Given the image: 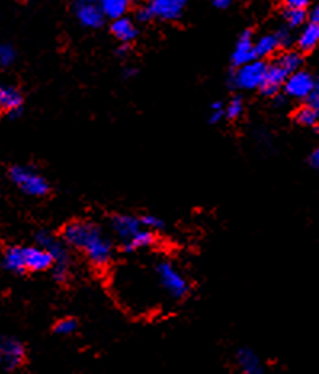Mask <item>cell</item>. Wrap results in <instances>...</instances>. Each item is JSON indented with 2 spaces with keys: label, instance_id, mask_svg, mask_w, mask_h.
<instances>
[{
  "label": "cell",
  "instance_id": "cell-1",
  "mask_svg": "<svg viewBox=\"0 0 319 374\" xmlns=\"http://www.w3.org/2000/svg\"><path fill=\"white\" fill-rule=\"evenodd\" d=\"M62 238L69 247L86 254L95 268H106L114 256V246L100 227L92 222H69L63 228Z\"/></svg>",
  "mask_w": 319,
  "mask_h": 374
},
{
  "label": "cell",
  "instance_id": "cell-2",
  "mask_svg": "<svg viewBox=\"0 0 319 374\" xmlns=\"http://www.w3.org/2000/svg\"><path fill=\"white\" fill-rule=\"evenodd\" d=\"M154 276L159 288L172 300H183L191 293V283L170 261H159L154 265Z\"/></svg>",
  "mask_w": 319,
  "mask_h": 374
},
{
  "label": "cell",
  "instance_id": "cell-3",
  "mask_svg": "<svg viewBox=\"0 0 319 374\" xmlns=\"http://www.w3.org/2000/svg\"><path fill=\"white\" fill-rule=\"evenodd\" d=\"M37 246L44 247L50 252L53 257V271H55V280L58 283H66L69 278L71 271V254L69 246L64 243L63 238L59 239L55 234L48 232H39L37 237Z\"/></svg>",
  "mask_w": 319,
  "mask_h": 374
},
{
  "label": "cell",
  "instance_id": "cell-4",
  "mask_svg": "<svg viewBox=\"0 0 319 374\" xmlns=\"http://www.w3.org/2000/svg\"><path fill=\"white\" fill-rule=\"evenodd\" d=\"M10 178L18 188L23 193H26L29 196H45L50 191V185L47 180L37 174L33 169L23 167V166H15L10 169Z\"/></svg>",
  "mask_w": 319,
  "mask_h": 374
},
{
  "label": "cell",
  "instance_id": "cell-5",
  "mask_svg": "<svg viewBox=\"0 0 319 374\" xmlns=\"http://www.w3.org/2000/svg\"><path fill=\"white\" fill-rule=\"evenodd\" d=\"M267 66L268 64L263 63L262 60H254L248 64L238 66L231 76L233 86L240 90L260 89L265 74H267Z\"/></svg>",
  "mask_w": 319,
  "mask_h": 374
},
{
  "label": "cell",
  "instance_id": "cell-6",
  "mask_svg": "<svg viewBox=\"0 0 319 374\" xmlns=\"http://www.w3.org/2000/svg\"><path fill=\"white\" fill-rule=\"evenodd\" d=\"M26 357L23 344L15 337L0 334V370L13 371L20 368Z\"/></svg>",
  "mask_w": 319,
  "mask_h": 374
},
{
  "label": "cell",
  "instance_id": "cell-7",
  "mask_svg": "<svg viewBox=\"0 0 319 374\" xmlns=\"http://www.w3.org/2000/svg\"><path fill=\"white\" fill-rule=\"evenodd\" d=\"M188 0H149L146 5V11L151 20L162 21H175L183 15Z\"/></svg>",
  "mask_w": 319,
  "mask_h": 374
},
{
  "label": "cell",
  "instance_id": "cell-8",
  "mask_svg": "<svg viewBox=\"0 0 319 374\" xmlns=\"http://www.w3.org/2000/svg\"><path fill=\"white\" fill-rule=\"evenodd\" d=\"M72 7L82 26L95 29L100 28L105 21V15L100 8V0H72Z\"/></svg>",
  "mask_w": 319,
  "mask_h": 374
},
{
  "label": "cell",
  "instance_id": "cell-9",
  "mask_svg": "<svg viewBox=\"0 0 319 374\" xmlns=\"http://www.w3.org/2000/svg\"><path fill=\"white\" fill-rule=\"evenodd\" d=\"M112 233L120 239V243H129L132 238H135L138 233L143 230V223L140 217L130 214H117L111 219Z\"/></svg>",
  "mask_w": 319,
  "mask_h": 374
},
{
  "label": "cell",
  "instance_id": "cell-10",
  "mask_svg": "<svg viewBox=\"0 0 319 374\" xmlns=\"http://www.w3.org/2000/svg\"><path fill=\"white\" fill-rule=\"evenodd\" d=\"M315 79L310 72L306 71H297L287 77L284 84V90L289 96L297 100H306L311 94L313 87H315Z\"/></svg>",
  "mask_w": 319,
  "mask_h": 374
},
{
  "label": "cell",
  "instance_id": "cell-11",
  "mask_svg": "<svg viewBox=\"0 0 319 374\" xmlns=\"http://www.w3.org/2000/svg\"><path fill=\"white\" fill-rule=\"evenodd\" d=\"M24 262L29 271H45L53 268V257L40 246L24 247Z\"/></svg>",
  "mask_w": 319,
  "mask_h": 374
},
{
  "label": "cell",
  "instance_id": "cell-12",
  "mask_svg": "<svg viewBox=\"0 0 319 374\" xmlns=\"http://www.w3.org/2000/svg\"><path fill=\"white\" fill-rule=\"evenodd\" d=\"M254 60H257L255 42H254V39H252L250 31H244L243 34L239 35V39L236 42V47H234L231 62L238 68V66L248 64L250 62H254Z\"/></svg>",
  "mask_w": 319,
  "mask_h": 374
},
{
  "label": "cell",
  "instance_id": "cell-13",
  "mask_svg": "<svg viewBox=\"0 0 319 374\" xmlns=\"http://www.w3.org/2000/svg\"><path fill=\"white\" fill-rule=\"evenodd\" d=\"M239 374H265L263 363L258 353L250 347H240L236 352Z\"/></svg>",
  "mask_w": 319,
  "mask_h": 374
},
{
  "label": "cell",
  "instance_id": "cell-14",
  "mask_svg": "<svg viewBox=\"0 0 319 374\" xmlns=\"http://www.w3.org/2000/svg\"><path fill=\"white\" fill-rule=\"evenodd\" d=\"M287 77H289V74L281 68L279 64H276V63L268 64L267 66V74H265V79H263V84L260 87L262 94L268 95V96L276 95L281 90V87H284Z\"/></svg>",
  "mask_w": 319,
  "mask_h": 374
},
{
  "label": "cell",
  "instance_id": "cell-15",
  "mask_svg": "<svg viewBox=\"0 0 319 374\" xmlns=\"http://www.w3.org/2000/svg\"><path fill=\"white\" fill-rule=\"evenodd\" d=\"M23 105V95L10 84H0V111L16 114Z\"/></svg>",
  "mask_w": 319,
  "mask_h": 374
},
{
  "label": "cell",
  "instance_id": "cell-16",
  "mask_svg": "<svg viewBox=\"0 0 319 374\" xmlns=\"http://www.w3.org/2000/svg\"><path fill=\"white\" fill-rule=\"evenodd\" d=\"M111 33L114 38L122 42V44H130L134 42L138 35V29L134 24V21L129 20L127 16L119 18V20H114L111 24Z\"/></svg>",
  "mask_w": 319,
  "mask_h": 374
},
{
  "label": "cell",
  "instance_id": "cell-17",
  "mask_svg": "<svg viewBox=\"0 0 319 374\" xmlns=\"http://www.w3.org/2000/svg\"><path fill=\"white\" fill-rule=\"evenodd\" d=\"M4 267L13 273H23L26 271V262H24V247L13 246L8 247L4 254Z\"/></svg>",
  "mask_w": 319,
  "mask_h": 374
},
{
  "label": "cell",
  "instance_id": "cell-18",
  "mask_svg": "<svg viewBox=\"0 0 319 374\" xmlns=\"http://www.w3.org/2000/svg\"><path fill=\"white\" fill-rule=\"evenodd\" d=\"M129 7L130 0H100V8L105 18H110L112 21L127 15Z\"/></svg>",
  "mask_w": 319,
  "mask_h": 374
},
{
  "label": "cell",
  "instance_id": "cell-19",
  "mask_svg": "<svg viewBox=\"0 0 319 374\" xmlns=\"http://www.w3.org/2000/svg\"><path fill=\"white\" fill-rule=\"evenodd\" d=\"M298 48L302 52H311L313 48L318 47L319 44V24L308 23L305 24V28L300 33L297 39Z\"/></svg>",
  "mask_w": 319,
  "mask_h": 374
},
{
  "label": "cell",
  "instance_id": "cell-20",
  "mask_svg": "<svg viewBox=\"0 0 319 374\" xmlns=\"http://www.w3.org/2000/svg\"><path fill=\"white\" fill-rule=\"evenodd\" d=\"M156 243V234L154 232L148 230V228H143V230L137 234L135 238H132L129 243L122 244L124 252H135L140 249H146V247H151Z\"/></svg>",
  "mask_w": 319,
  "mask_h": 374
},
{
  "label": "cell",
  "instance_id": "cell-21",
  "mask_svg": "<svg viewBox=\"0 0 319 374\" xmlns=\"http://www.w3.org/2000/svg\"><path fill=\"white\" fill-rule=\"evenodd\" d=\"M278 48H281V45L278 38H276V34L262 35V38L255 42V57L257 60L272 57L274 55Z\"/></svg>",
  "mask_w": 319,
  "mask_h": 374
},
{
  "label": "cell",
  "instance_id": "cell-22",
  "mask_svg": "<svg viewBox=\"0 0 319 374\" xmlns=\"http://www.w3.org/2000/svg\"><path fill=\"white\" fill-rule=\"evenodd\" d=\"M276 64H279L282 69H284L289 76L294 74V72L300 71V66H302V55L298 52L287 50L284 53L276 58Z\"/></svg>",
  "mask_w": 319,
  "mask_h": 374
},
{
  "label": "cell",
  "instance_id": "cell-23",
  "mask_svg": "<svg viewBox=\"0 0 319 374\" xmlns=\"http://www.w3.org/2000/svg\"><path fill=\"white\" fill-rule=\"evenodd\" d=\"M296 119L298 124L305 125V128H313V125L318 124V119H319V113H316L313 110L311 106H302L300 110H297L296 113Z\"/></svg>",
  "mask_w": 319,
  "mask_h": 374
},
{
  "label": "cell",
  "instance_id": "cell-24",
  "mask_svg": "<svg viewBox=\"0 0 319 374\" xmlns=\"http://www.w3.org/2000/svg\"><path fill=\"white\" fill-rule=\"evenodd\" d=\"M306 18L308 15L302 8H286L284 11V21L289 28H300L305 24Z\"/></svg>",
  "mask_w": 319,
  "mask_h": 374
},
{
  "label": "cell",
  "instance_id": "cell-25",
  "mask_svg": "<svg viewBox=\"0 0 319 374\" xmlns=\"http://www.w3.org/2000/svg\"><path fill=\"white\" fill-rule=\"evenodd\" d=\"M77 327H79V324H77L74 318L66 317V318L58 319V322L55 323V327H53V331H55V333L59 336H71L76 333Z\"/></svg>",
  "mask_w": 319,
  "mask_h": 374
},
{
  "label": "cell",
  "instance_id": "cell-26",
  "mask_svg": "<svg viewBox=\"0 0 319 374\" xmlns=\"http://www.w3.org/2000/svg\"><path fill=\"white\" fill-rule=\"evenodd\" d=\"M16 52L15 48L8 44L0 45V68H8L15 63Z\"/></svg>",
  "mask_w": 319,
  "mask_h": 374
},
{
  "label": "cell",
  "instance_id": "cell-27",
  "mask_svg": "<svg viewBox=\"0 0 319 374\" xmlns=\"http://www.w3.org/2000/svg\"><path fill=\"white\" fill-rule=\"evenodd\" d=\"M244 111V103L239 96H234V98L226 105L225 108V116L228 119H238Z\"/></svg>",
  "mask_w": 319,
  "mask_h": 374
},
{
  "label": "cell",
  "instance_id": "cell-28",
  "mask_svg": "<svg viewBox=\"0 0 319 374\" xmlns=\"http://www.w3.org/2000/svg\"><path fill=\"white\" fill-rule=\"evenodd\" d=\"M140 219H141L143 227L148 228V230H151V232H158V230H162V228H164V222H162L159 217H156V215L148 214V215L140 217Z\"/></svg>",
  "mask_w": 319,
  "mask_h": 374
},
{
  "label": "cell",
  "instance_id": "cell-29",
  "mask_svg": "<svg viewBox=\"0 0 319 374\" xmlns=\"http://www.w3.org/2000/svg\"><path fill=\"white\" fill-rule=\"evenodd\" d=\"M224 118H225V108L220 103V101H216V103L210 106V118H209L210 123L216 124V123H220Z\"/></svg>",
  "mask_w": 319,
  "mask_h": 374
},
{
  "label": "cell",
  "instance_id": "cell-30",
  "mask_svg": "<svg viewBox=\"0 0 319 374\" xmlns=\"http://www.w3.org/2000/svg\"><path fill=\"white\" fill-rule=\"evenodd\" d=\"M306 105L311 106L316 113H319V81L315 82V87H313L311 94L308 95V98H306Z\"/></svg>",
  "mask_w": 319,
  "mask_h": 374
},
{
  "label": "cell",
  "instance_id": "cell-31",
  "mask_svg": "<svg viewBox=\"0 0 319 374\" xmlns=\"http://www.w3.org/2000/svg\"><path fill=\"white\" fill-rule=\"evenodd\" d=\"M276 38H278L281 47H289L292 42V35L289 33V29H279V31L276 33Z\"/></svg>",
  "mask_w": 319,
  "mask_h": 374
},
{
  "label": "cell",
  "instance_id": "cell-32",
  "mask_svg": "<svg viewBox=\"0 0 319 374\" xmlns=\"http://www.w3.org/2000/svg\"><path fill=\"white\" fill-rule=\"evenodd\" d=\"M286 5V8H302L305 10L306 7H308L311 0H282Z\"/></svg>",
  "mask_w": 319,
  "mask_h": 374
},
{
  "label": "cell",
  "instance_id": "cell-33",
  "mask_svg": "<svg viewBox=\"0 0 319 374\" xmlns=\"http://www.w3.org/2000/svg\"><path fill=\"white\" fill-rule=\"evenodd\" d=\"M310 23H315V24H319V4H316L315 7L311 8L310 11Z\"/></svg>",
  "mask_w": 319,
  "mask_h": 374
},
{
  "label": "cell",
  "instance_id": "cell-34",
  "mask_svg": "<svg viewBox=\"0 0 319 374\" xmlns=\"http://www.w3.org/2000/svg\"><path fill=\"white\" fill-rule=\"evenodd\" d=\"M310 164H311L313 167L319 169V148L313 149V153L310 154Z\"/></svg>",
  "mask_w": 319,
  "mask_h": 374
},
{
  "label": "cell",
  "instance_id": "cell-35",
  "mask_svg": "<svg viewBox=\"0 0 319 374\" xmlns=\"http://www.w3.org/2000/svg\"><path fill=\"white\" fill-rule=\"evenodd\" d=\"M234 0H212V4L216 8H228Z\"/></svg>",
  "mask_w": 319,
  "mask_h": 374
}]
</instances>
